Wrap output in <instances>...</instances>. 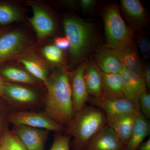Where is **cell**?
<instances>
[{
	"instance_id": "d4e9b609",
	"label": "cell",
	"mask_w": 150,
	"mask_h": 150,
	"mask_svg": "<svg viewBox=\"0 0 150 150\" xmlns=\"http://www.w3.org/2000/svg\"><path fill=\"white\" fill-rule=\"evenodd\" d=\"M11 110L2 98H0V144L3 137L9 130L8 115Z\"/></svg>"
},
{
	"instance_id": "8fae6325",
	"label": "cell",
	"mask_w": 150,
	"mask_h": 150,
	"mask_svg": "<svg viewBox=\"0 0 150 150\" xmlns=\"http://www.w3.org/2000/svg\"><path fill=\"white\" fill-rule=\"evenodd\" d=\"M33 15L30 18L31 26L35 30L38 38L42 40L53 34L56 28L54 19L46 10L40 5L31 3Z\"/></svg>"
},
{
	"instance_id": "d6a6232c",
	"label": "cell",
	"mask_w": 150,
	"mask_h": 150,
	"mask_svg": "<svg viewBox=\"0 0 150 150\" xmlns=\"http://www.w3.org/2000/svg\"><path fill=\"white\" fill-rule=\"evenodd\" d=\"M137 150H150V139L142 143Z\"/></svg>"
},
{
	"instance_id": "277c9868",
	"label": "cell",
	"mask_w": 150,
	"mask_h": 150,
	"mask_svg": "<svg viewBox=\"0 0 150 150\" xmlns=\"http://www.w3.org/2000/svg\"><path fill=\"white\" fill-rule=\"evenodd\" d=\"M108 48L115 49L133 43L134 33L115 5L106 7L103 14Z\"/></svg>"
},
{
	"instance_id": "ba28073f",
	"label": "cell",
	"mask_w": 150,
	"mask_h": 150,
	"mask_svg": "<svg viewBox=\"0 0 150 150\" xmlns=\"http://www.w3.org/2000/svg\"><path fill=\"white\" fill-rule=\"evenodd\" d=\"M27 38L19 30L0 34V64L21 54L26 46Z\"/></svg>"
},
{
	"instance_id": "e575fe53",
	"label": "cell",
	"mask_w": 150,
	"mask_h": 150,
	"mask_svg": "<svg viewBox=\"0 0 150 150\" xmlns=\"http://www.w3.org/2000/svg\"><path fill=\"white\" fill-rule=\"evenodd\" d=\"M0 150H5L4 149L1 147L0 146Z\"/></svg>"
},
{
	"instance_id": "7c38bea8",
	"label": "cell",
	"mask_w": 150,
	"mask_h": 150,
	"mask_svg": "<svg viewBox=\"0 0 150 150\" xmlns=\"http://www.w3.org/2000/svg\"><path fill=\"white\" fill-rule=\"evenodd\" d=\"M118 135L106 124L91 139L86 150H126Z\"/></svg>"
},
{
	"instance_id": "f1b7e54d",
	"label": "cell",
	"mask_w": 150,
	"mask_h": 150,
	"mask_svg": "<svg viewBox=\"0 0 150 150\" xmlns=\"http://www.w3.org/2000/svg\"><path fill=\"white\" fill-rule=\"evenodd\" d=\"M137 42L143 57L145 59H149L150 56V43L149 38L142 34L138 36Z\"/></svg>"
},
{
	"instance_id": "cb8c5ba5",
	"label": "cell",
	"mask_w": 150,
	"mask_h": 150,
	"mask_svg": "<svg viewBox=\"0 0 150 150\" xmlns=\"http://www.w3.org/2000/svg\"><path fill=\"white\" fill-rule=\"evenodd\" d=\"M0 146L5 150H28L16 134L9 129L3 137Z\"/></svg>"
},
{
	"instance_id": "f546056e",
	"label": "cell",
	"mask_w": 150,
	"mask_h": 150,
	"mask_svg": "<svg viewBox=\"0 0 150 150\" xmlns=\"http://www.w3.org/2000/svg\"><path fill=\"white\" fill-rule=\"evenodd\" d=\"M55 46L61 50H66L69 48V40L65 37H57L55 39Z\"/></svg>"
},
{
	"instance_id": "d590c367",
	"label": "cell",
	"mask_w": 150,
	"mask_h": 150,
	"mask_svg": "<svg viewBox=\"0 0 150 150\" xmlns=\"http://www.w3.org/2000/svg\"><path fill=\"white\" fill-rule=\"evenodd\" d=\"M1 31H2V30H1V28H0V34H1Z\"/></svg>"
},
{
	"instance_id": "603a6c76",
	"label": "cell",
	"mask_w": 150,
	"mask_h": 150,
	"mask_svg": "<svg viewBox=\"0 0 150 150\" xmlns=\"http://www.w3.org/2000/svg\"><path fill=\"white\" fill-rule=\"evenodd\" d=\"M22 14L18 9L8 4L0 3V24L6 25L20 21Z\"/></svg>"
},
{
	"instance_id": "4fadbf2b",
	"label": "cell",
	"mask_w": 150,
	"mask_h": 150,
	"mask_svg": "<svg viewBox=\"0 0 150 150\" xmlns=\"http://www.w3.org/2000/svg\"><path fill=\"white\" fill-rule=\"evenodd\" d=\"M119 74L122 80L125 98L139 104L140 95L147 91L144 78L130 71L123 65Z\"/></svg>"
},
{
	"instance_id": "44dd1931",
	"label": "cell",
	"mask_w": 150,
	"mask_h": 150,
	"mask_svg": "<svg viewBox=\"0 0 150 150\" xmlns=\"http://www.w3.org/2000/svg\"><path fill=\"white\" fill-rule=\"evenodd\" d=\"M0 74L6 79L13 82L28 85L40 86L44 85L40 81L35 79L26 70L15 67H8L3 68L0 70Z\"/></svg>"
},
{
	"instance_id": "5b68a950",
	"label": "cell",
	"mask_w": 150,
	"mask_h": 150,
	"mask_svg": "<svg viewBox=\"0 0 150 150\" xmlns=\"http://www.w3.org/2000/svg\"><path fill=\"white\" fill-rule=\"evenodd\" d=\"M11 111H37L44 105L45 98L31 88L18 84L5 83L2 97Z\"/></svg>"
},
{
	"instance_id": "7a4b0ae2",
	"label": "cell",
	"mask_w": 150,
	"mask_h": 150,
	"mask_svg": "<svg viewBox=\"0 0 150 150\" xmlns=\"http://www.w3.org/2000/svg\"><path fill=\"white\" fill-rule=\"evenodd\" d=\"M106 124V115L102 110L86 105L75 112L65 128L64 134L73 138V150H86L91 139Z\"/></svg>"
},
{
	"instance_id": "9c48e42d",
	"label": "cell",
	"mask_w": 150,
	"mask_h": 150,
	"mask_svg": "<svg viewBox=\"0 0 150 150\" xmlns=\"http://www.w3.org/2000/svg\"><path fill=\"white\" fill-rule=\"evenodd\" d=\"M87 65L86 63H82L74 71L69 72L73 108L75 112L85 106L89 98L84 79V74Z\"/></svg>"
},
{
	"instance_id": "9a60e30c",
	"label": "cell",
	"mask_w": 150,
	"mask_h": 150,
	"mask_svg": "<svg viewBox=\"0 0 150 150\" xmlns=\"http://www.w3.org/2000/svg\"><path fill=\"white\" fill-rule=\"evenodd\" d=\"M121 5L126 18L136 29H142L147 23V15L139 0H122Z\"/></svg>"
},
{
	"instance_id": "1f68e13d",
	"label": "cell",
	"mask_w": 150,
	"mask_h": 150,
	"mask_svg": "<svg viewBox=\"0 0 150 150\" xmlns=\"http://www.w3.org/2000/svg\"><path fill=\"white\" fill-rule=\"evenodd\" d=\"M143 78L146 83V86L149 89L150 88V67L148 65L145 67Z\"/></svg>"
},
{
	"instance_id": "3957f363",
	"label": "cell",
	"mask_w": 150,
	"mask_h": 150,
	"mask_svg": "<svg viewBox=\"0 0 150 150\" xmlns=\"http://www.w3.org/2000/svg\"><path fill=\"white\" fill-rule=\"evenodd\" d=\"M66 37L69 42L72 61L79 63L86 59L95 42V33L91 23L74 16H68L63 22Z\"/></svg>"
},
{
	"instance_id": "5bb4252c",
	"label": "cell",
	"mask_w": 150,
	"mask_h": 150,
	"mask_svg": "<svg viewBox=\"0 0 150 150\" xmlns=\"http://www.w3.org/2000/svg\"><path fill=\"white\" fill-rule=\"evenodd\" d=\"M112 49L122 65L130 71L143 78L145 67L142 64L133 43L118 49Z\"/></svg>"
},
{
	"instance_id": "4316f807",
	"label": "cell",
	"mask_w": 150,
	"mask_h": 150,
	"mask_svg": "<svg viewBox=\"0 0 150 150\" xmlns=\"http://www.w3.org/2000/svg\"><path fill=\"white\" fill-rule=\"evenodd\" d=\"M54 141L50 150H70L71 137L61 133L55 132Z\"/></svg>"
},
{
	"instance_id": "2e32d148",
	"label": "cell",
	"mask_w": 150,
	"mask_h": 150,
	"mask_svg": "<svg viewBox=\"0 0 150 150\" xmlns=\"http://www.w3.org/2000/svg\"><path fill=\"white\" fill-rule=\"evenodd\" d=\"M86 88L92 97L100 98L103 96V87L101 71L93 62L87 64L84 74Z\"/></svg>"
},
{
	"instance_id": "484cf974",
	"label": "cell",
	"mask_w": 150,
	"mask_h": 150,
	"mask_svg": "<svg viewBox=\"0 0 150 150\" xmlns=\"http://www.w3.org/2000/svg\"><path fill=\"white\" fill-rule=\"evenodd\" d=\"M42 54L48 62L54 64H59L62 62L63 52L55 45H47L43 47Z\"/></svg>"
},
{
	"instance_id": "83f0119b",
	"label": "cell",
	"mask_w": 150,
	"mask_h": 150,
	"mask_svg": "<svg viewBox=\"0 0 150 150\" xmlns=\"http://www.w3.org/2000/svg\"><path fill=\"white\" fill-rule=\"evenodd\" d=\"M140 112L148 119L150 118V94L147 91L140 95L139 99Z\"/></svg>"
},
{
	"instance_id": "ffe728a7",
	"label": "cell",
	"mask_w": 150,
	"mask_h": 150,
	"mask_svg": "<svg viewBox=\"0 0 150 150\" xmlns=\"http://www.w3.org/2000/svg\"><path fill=\"white\" fill-rule=\"evenodd\" d=\"M101 73L103 87V94L102 97L125 98L122 80L119 73L107 74L101 71Z\"/></svg>"
},
{
	"instance_id": "836d02e7",
	"label": "cell",
	"mask_w": 150,
	"mask_h": 150,
	"mask_svg": "<svg viewBox=\"0 0 150 150\" xmlns=\"http://www.w3.org/2000/svg\"><path fill=\"white\" fill-rule=\"evenodd\" d=\"M4 81H3L1 77H0V98H1L2 96L3 87H4Z\"/></svg>"
},
{
	"instance_id": "e0dca14e",
	"label": "cell",
	"mask_w": 150,
	"mask_h": 150,
	"mask_svg": "<svg viewBox=\"0 0 150 150\" xmlns=\"http://www.w3.org/2000/svg\"><path fill=\"white\" fill-rule=\"evenodd\" d=\"M138 112L127 113L107 121L108 125L115 131L126 146L131 138Z\"/></svg>"
},
{
	"instance_id": "ac0fdd59",
	"label": "cell",
	"mask_w": 150,
	"mask_h": 150,
	"mask_svg": "<svg viewBox=\"0 0 150 150\" xmlns=\"http://www.w3.org/2000/svg\"><path fill=\"white\" fill-rule=\"evenodd\" d=\"M150 134V123L141 112L137 113L131 138L126 150H137Z\"/></svg>"
},
{
	"instance_id": "d6986e66",
	"label": "cell",
	"mask_w": 150,
	"mask_h": 150,
	"mask_svg": "<svg viewBox=\"0 0 150 150\" xmlns=\"http://www.w3.org/2000/svg\"><path fill=\"white\" fill-rule=\"evenodd\" d=\"M97 65L101 72L107 74H118L122 64L114 50L105 46L96 55Z\"/></svg>"
},
{
	"instance_id": "52a82bcc",
	"label": "cell",
	"mask_w": 150,
	"mask_h": 150,
	"mask_svg": "<svg viewBox=\"0 0 150 150\" xmlns=\"http://www.w3.org/2000/svg\"><path fill=\"white\" fill-rule=\"evenodd\" d=\"M104 112L107 120L121 115L139 112V103L124 98H89L88 100Z\"/></svg>"
},
{
	"instance_id": "7402d4cb",
	"label": "cell",
	"mask_w": 150,
	"mask_h": 150,
	"mask_svg": "<svg viewBox=\"0 0 150 150\" xmlns=\"http://www.w3.org/2000/svg\"><path fill=\"white\" fill-rule=\"evenodd\" d=\"M19 61L27 72L45 85L49 76L48 70L47 67L40 59L33 56H28L21 58Z\"/></svg>"
},
{
	"instance_id": "6da1fadb",
	"label": "cell",
	"mask_w": 150,
	"mask_h": 150,
	"mask_svg": "<svg viewBox=\"0 0 150 150\" xmlns=\"http://www.w3.org/2000/svg\"><path fill=\"white\" fill-rule=\"evenodd\" d=\"M45 86L47 93L44 100V111L65 128L75 114L69 72L65 67H59L48 76Z\"/></svg>"
},
{
	"instance_id": "4dcf8cb0",
	"label": "cell",
	"mask_w": 150,
	"mask_h": 150,
	"mask_svg": "<svg viewBox=\"0 0 150 150\" xmlns=\"http://www.w3.org/2000/svg\"><path fill=\"white\" fill-rule=\"evenodd\" d=\"M94 0H81L79 2L81 8L85 11H91L94 8L96 4Z\"/></svg>"
},
{
	"instance_id": "30bf717a",
	"label": "cell",
	"mask_w": 150,
	"mask_h": 150,
	"mask_svg": "<svg viewBox=\"0 0 150 150\" xmlns=\"http://www.w3.org/2000/svg\"><path fill=\"white\" fill-rule=\"evenodd\" d=\"M12 131L28 150H45V144L50 132L25 125L13 126Z\"/></svg>"
},
{
	"instance_id": "8992f818",
	"label": "cell",
	"mask_w": 150,
	"mask_h": 150,
	"mask_svg": "<svg viewBox=\"0 0 150 150\" xmlns=\"http://www.w3.org/2000/svg\"><path fill=\"white\" fill-rule=\"evenodd\" d=\"M8 121L13 126L25 125L62 133L65 128L54 121L45 111H11Z\"/></svg>"
}]
</instances>
